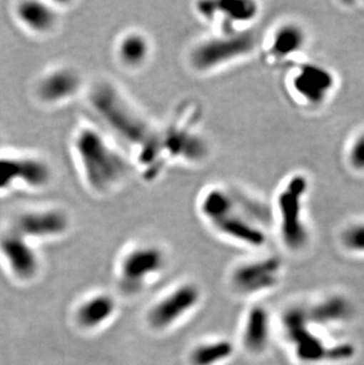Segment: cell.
Instances as JSON below:
<instances>
[{"instance_id":"44dd1931","label":"cell","mask_w":364,"mask_h":365,"mask_svg":"<svg viewBox=\"0 0 364 365\" xmlns=\"http://www.w3.org/2000/svg\"><path fill=\"white\" fill-rule=\"evenodd\" d=\"M353 307L343 297L333 296L306 311L309 322L320 325H333L351 317Z\"/></svg>"},{"instance_id":"7a4b0ae2","label":"cell","mask_w":364,"mask_h":365,"mask_svg":"<svg viewBox=\"0 0 364 365\" xmlns=\"http://www.w3.org/2000/svg\"><path fill=\"white\" fill-rule=\"evenodd\" d=\"M69 148L79 179L93 197H113L136 172L128 153L95 122L76 124Z\"/></svg>"},{"instance_id":"cb8c5ba5","label":"cell","mask_w":364,"mask_h":365,"mask_svg":"<svg viewBox=\"0 0 364 365\" xmlns=\"http://www.w3.org/2000/svg\"><path fill=\"white\" fill-rule=\"evenodd\" d=\"M344 247L355 253H364V222L351 225L342 237Z\"/></svg>"},{"instance_id":"d4e9b609","label":"cell","mask_w":364,"mask_h":365,"mask_svg":"<svg viewBox=\"0 0 364 365\" xmlns=\"http://www.w3.org/2000/svg\"><path fill=\"white\" fill-rule=\"evenodd\" d=\"M350 165L358 170H364V134L360 135L349 153Z\"/></svg>"},{"instance_id":"ba28073f","label":"cell","mask_w":364,"mask_h":365,"mask_svg":"<svg viewBox=\"0 0 364 365\" xmlns=\"http://www.w3.org/2000/svg\"><path fill=\"white\" fill-rule=\"evenodd\" d=\"M86 78L77 66L59 63L41 73L35 86L36 100L46 108L71 103L86 91Z\"/></svg>"},{"instance_id":"ffe728a7","label":"cell","mask_w":364,"mask_h":365,"mask_svg":"<svg viewBox=\"0 0 364 365\" xmlns=\"http://www.w3.org/2000/svg\"><path fill=\"white\" fill-rule=\"evenodd\" d=\"M270 334L271 327L268 311L261 307H252L246 316L241 334V343L246 351L253 355L264 351L270 341Z\"/></svg>"},{"instance_id":"8fae6325","label":"cell","mask_w":364,"mask_h":365,"mask_svg":"<svg viewBox=\"0 0 364 365\" xmlns=\"http://www.w3.org/2000/svg\"><path fill=\"white\" fill-rule=\"evenodd\" d=\"M308 190L304 176H295L279 194L280 232L288 247L298 251L308 242V232L302 220V197Z\"/></svg>"},{"instance_id":"30bf717a","label":"cell","mask_w":364,"mask_h":365,"mask_svg":"<svg viewBox=\"0 0 364 365\" xmlns=\"http://www.w3.org/2000/svg\"><path fill=\"white\" fill-rule=\"evenodd\" d=\"M11 228L30 242L57 240L69 235L73 217L66 207L50 205L19 214Z\"/></svg>"},{"instance_id":"2e32d148","label":"cell","mask_w":364,"mask_h":365,"mask_svg":"<svg viewBox=\"0 0 364 365\" xmlns=\"http://www.w3.org/2000/svg\"><path fill=\"white\" fill-rule=\"evenodd\" d=\"M0 250L18 279L32 280L41 269V259L29 239L11 228L0 238Z\"/></svg>"},{"instance_id":"5bb4252c","label":"cell","mask_w":364,"mask_h":365,"mask_svg":"<svg viewBox=\"0 0 364 365\" xmlns=\"http://www.w3.org/2000/svg\"><path fill=\"white\" fill-rule=\"evenodd\" d=\"M282 264L277 258H264L243 262L236 266L230 276L234 292L241 296H253L268 291L278 283Z\"/></svg>"},{"instance_id":"9a60e30c","label":"cell","mask_w":364,"mask_h":365,"mask_svg":"<svg viewBox=\"0 0 364 365\" xmlns=\"http://www.w3.org/2000/svg\"><path fill=\"white\" fill-rule=\"evenodd\" d=\"M154 41L142 29L131 28L121 32L113 43V59L126 73H141L154 57Z\"/></svg>"},{"instance_id":"52a82bcc","label":"cell","mask_w":364,"mask_h":365,"mask_svg":"<svg viewBox=\"0 0 364 365\" xmlns=\"http://www.w3.org/2000/svg\"><path fill=\"white\" fill-rule=\"evenodd\" d=\"M193 14L212 34L233 35L245 32L241 26L251 23L258 16V5L250 0L196 1Z\"/></svg>"},{"instance_id":"8992f818","label":"cell","mask_w":364,"mask_h":365,"mask_svg":"<svg viewBox=\"0 0 364 365\" xmlns=\"http://www.w3.org/2000/svg\"><path fill=\"white\" fill-rule=\"evenodd\" d=\"M168 253L161 244L138 242L128 246L117 260V283L122 292H141L148 284L165 272Z\"/></svg>"},{"instance_id":"9c48e42d","label":"cell","mask_w":364,"mask_h":365,"mask_svg":"<svg viewBox=\"0 0 364 365\" xmlns=\"http://www.w3.org/2000/svg\"><path fill=\"white\" fill-rule=\"evenodd\" d=\"M201 302V289L196 284L187 283L169 289L160 297L146 314V322L151 330L165 332L180 324L196 310Z\"/></svg>"},{"instance_id":"6da1fadb","label":"cell","mask_w":364,"mask_h":365,"mask_svg":"<svg viewBox=\"0 0 364 365\" xmlns=\"http://www.w3.org/2000/svg\"><path fill=\"white\" fill-rule=\"evenodd\" d=\"M83 96L95 123L124 147L142 179L154 182L162 176L167 167L160 150V125L107 77L88 83Z\"/></svg>"},{"instance_id":"d6986e66","label":"cell","mask_w":364,"mask_h":365,"mask_svg":"<svg viewBox=\"0 0 364 365\" xmlns=\"http://www.w3.org/2000/svg\"><path fill=\"white\" fill-rule=\"evenodd\" d=\"M333 77L323 66L315 64L303 66L293 80L295 91L309 103L320 104L333 89Z\"/></svg>"},{"instance_id":"3957f363","label":"cell","mask_w":364,"mask_h":365,"mask_svg":"<svg viewBox=\"0 0 364 365\" xmlns=\"http://www.w3.org/2000/svg\"><path fill=\"white\" fill-rule=\"evenodd\" d=\"M196 212L203 224L221 238L252 247L265 242L264 232L259 226L264 208L234 187H205L196 199Z\"/></svg>"},{"instance_id":"e0dca14e","label":"cell","mask_w":364,"mask_h":365,"mask_svg":"<svg viewBox=\"0 0 364 365\" xmlns=\"http://www.w3.org/2000/svg\"><path fill=\"white\" fill-rule=\"evenodd\" d=\"M63 3L28 0L16 7L18 21L28 31L39 37H49L59 31L62 23Z\"/></svg>"},{"instance_id":"277c9868","label":"cell","mask_w":364,"mask_h":365,"mask_svg":"<svg viewBox=\"0 0 364 365\" xmlns=\"http://www.w3.org/2000/svg\"><path fill=\"white\" fill-rule=\"evenodd\" d=\"M203 108L194 100L182 101L160 125V150L166 167H200L210 161V138L201 128Z\"/></svg>"},{"instance_id":"7c38bea8","label":"cell","mask_w":364,"mask_h":365,"mask_svg":"<svg viewBox=\"0 0 364 365\" xmlns=\"http://www.w3.org/2000/svg\"><path fill=\"white\" fill-rule=\"evenodd\" d=\"M55 179L51 163L41 156L0 159V190L21 183L31 190H46Z\"/></svg>"},{"instance_id":"4fadbf2b","label":"cell","mask_w":364,"mask_h":365,"mask_svg":"<svg viewBox=\"0 0 364 365\" xmlns=\"http://www.w3.org/2000/svg\"><path fill=\"white\" fill-rule=\"evenodd\" d=\"M306 311L292 307L283 317V329L302 362L316 363L329 359L330 349L309 329Z\"/></svg>"},{"instance_id":"7402d4cb","label":"cell","mask_w":364,"mask_h":365,"mask_svg":"<svg viewBox=\"0 0 364 365\" xmlns=\"http://www.w3.org/2000/svg\"><path fill=\"white\" fill-rule=\"evenodd\" d=\"M234 348L227 339H211L201 341L191 350V365H221L233 355Z\"/></svg>"},{"instance_id":"603a6c76","label":"cell","mask_w":364,"mask_h":365,"mask_svg":"<svg viewBox=\"0 0 364 365\" xmlns=\"http://www.w3.org/2000/svg\"><path fill=\"white\" fill-rule=\"evenodd\" d=\"M305 41L302 29L295 24L283 25L273 35L271 43L272 55L284 58L298 51Z\"/></svg>"},{"instance_id":"5b68a950","label":"cell","mask_w":364,"mask_h":365,"mask_svg":"<svg viewBox=\"0 0 364 365\" xmlns=\"http://www.w3.org/2000/svg\"><path fill=\"white\" fill-rule=\"evenodd\" d=\"M255 48L256 38L251 32L233 35L208 32L187 48L186 66L196 76H210L251 55Z\"/></svg>"},{"instance_id":"ac0fdd59","label":"cell","mask_w":364,"mask_h":365,"mask_svg":"<svg viewBox=\"0 0 364 365\" xmlns=\"http://www.w3.org/2000/svg\"><path fill=\"white\" fill-rule=\"evenodd\" d=\"M117 311V303L109 293L97 292L82 300L74 312L76 325L83 331H96L108 324Z\"/></svg>"}]
</instances>
